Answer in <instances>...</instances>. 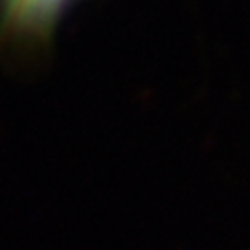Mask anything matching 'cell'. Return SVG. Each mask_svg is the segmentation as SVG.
Instances as JSON below:
<instances>
[{
  "mask_svg": "<svg viewBox=\"0 0 250 250\" xmlns=\"http://www.w3.org/2000/svg\"><path fill=\"white\" fill-rule=\"evenodd\" d=\"M64 0H4L5 26L11 31L40 35L52 24Z\"/></svg>",
  "mask_w": 250,
  "mask_h": 250,
  "instance_id": "cell-1",
  "label": "cell"
}]
</instances>
